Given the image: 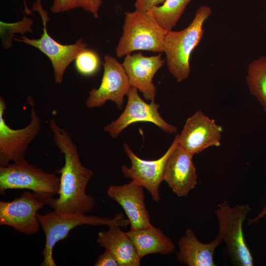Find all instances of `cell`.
I'll list each match as a JSON object with an SVG mask.
<instances>
[{"label": "cell", "mask_w": 266, "mask_h": 266, "mask_svg": "<svg viewBox=\"0 0 266 266\" xmlns=\"http://www.w3.org/2000/svg\"><path fill=\"white\" fill-rule=\"evenodd\" d=\"M266 215V205L263 208L262 210L256 217L253 219H249L248 225H250L257 223L260 219Z\"/></svg>", "instance_id": "27"}, {"label": "cell", "mask_w": 266, "mask_h": 266, "mask_svg": "<svg viewBox=\"0 0 266 266\" xmlns=\"http://www.w3.org/2000/svg\"><path fill=\"white\" fill-rule=\"evenodd\" d=\"M165 63L161 53L145 56L138 52L125 56L122 65L131 86L136 88L146 100L155 101L156 87L153 79Z\"/></svg>", "instance_id": "14"}, {"label": "cell", "mask_w": 266, "mask_h": 266, "mask_svg": "<svg viewBox=\"0 0 266 266\" xmlns=\"http://www.w3.org/2000/svg\"><path fill=\"white\" fill-rule=\"evenodd\" d=\"M126 106L115 120L103 128L104 132L115 138L132 124L137 122H151L163 131L170 134L177 132V128L166 122L160 115L158 109L160 105L155 101L145 102L139 96L138 90L131 86L127 94Z\"/></svg>", "instance_id": "10"}, {"label": "cell", "mask_w": 266, "mask_h": 266, "mask_svg": "<svg viewBox=\"0 0 266 266\" xmlns=\"http://www.w3.org/2000/svg\"><path fill=\"white\" fill-rule=\"evenodd\" d=\"M32 10L37 11L41 16L43 33L39 38H29L25 35L15 36L13 40L33 46L45 55L50 60L53 69L54 82L61 84L68 66L74 61L77 55L87 47L82 38L71 44H62L55 40L48 33L47 23L49 20L47 12L42 7L41 0H36Z\"/></svg>", "instance_id": "7"}, {"label": "cell", "mask_w": 266, "mask_h": 266, "mask_svg": "<svg viewBox=\"0 0 266 266\" xmlns=\"http://www.w3.org/2000/svg\"><path fill=\"white\" fill-rule=\"evenodd\" d=\"M126 233L141 259L151 254H170L175 248L172 240L161 229L153 225L140 229H131Z\"/></svg>", "instance_id": "19"}, {"label": "cell", "mask_w": 266, "mask_h": 266, "mask_svg": "<svg viewBox=\"0 0 266 266\" xmlns=\"http://www.w3.org/2000/svg\"><path fill=\"white\" fill-rule=\"evenodd\" d=\"M118 225H111L105 232L98 233V243L111 253L120 266H139L141 259L126 232Z\"/></svg>", "instance_id": "18"}, {"label": "cell", "mask_w": 266, "mask_h": 266, "mask_svg": "<svg viewBox=\"0 0 266 266\" xmlns=\"http://www.w3.org/2000/svg\"><path fill=\"white\" fill-rule=\"evenodd\" d=\"M143 188L132 180L122 185H110L107 191L108 196L124 209L132 230L152 225L144 202Z\"/></svg>", "instance_id": "15"}, {"label": "cell", "mask_w": 266, "mask_h": 266, "mask_svg": "<svg viewBox=\"0 0 266 266\" xmlns=\"http://www.w3.org/2000/svg\"><path fill=\"white\" fill-rule=\"evenodd\" d=\"M222 132L221 126L198 110L187 118L177 134L178 146L194 155L210 147L219 146Z\"/></svg>", "instance_id": "13"}, {"label": "cell", "mask_w": 266, "mask_h": 266, "mask_svg": "<svg viewBox=\"0 0 266 266\" xmlns=\"http://www.w3.org/2000/svg\"><path fill=\"white\" fill-rule=\"evenodd\" d=\"M103 66L100 84L90 90L85 105L88 108L100 107L111 100L122 109L124 98L131 87L128 75L123 65L110 55L104 56Z\"/></svg>", "instance_id": "12"}, {"label": "cell", "mask_w": 266, "mask_h": 266, "mask_svg": "<svg viewBox=\"0 0 266 266\" xmlns=\"http://www.w3.org/2000/svg\"><path fill=\"white\" fill-rule=\"evenodd\" d=\"M94 265L95 266H120L113 255L106 249L102 254L99 256Z\"/></svg>", "instance_id": "25"}, {"label": "cell", "mask_w": 266, "mask_h": 266, "mask_svg": "<svg viewBox=\"0 0 266 266\" xmlns=\"http://www.w3.org/2000/svg\"><path fill=\"white\" fill-rule=\"evenodd\" d=\"M60 179L26 159L0 166V193L9 189L32 190L47 200L58 194Z\"/></svg>", "instance_id": "6"}, {"label": "cell", "mask_w": 266, "mask_h": 266, "mask_svg": "<svg viewBox=\"0 0 266 266\" xmlns=\"http://www.w3.org/2000/svg\"><path fill=\"white\" fill-rule=\"evenodd\" d=\"M246 82L250 94L257 99L266 113V56L249 64Z\"/></svg>", "instance_id": "20"}, {"label": "cell", "mask_w": 266, "mask_h": 266, "mask_svg": "<svg viewBox=\"0 0 266 266\" xmlns=\"http://www.w3.org/2000/svg\"><path fill=\"white\" fill-rule=\"evenodd\" d=\"M40 227L45 235V243L41 255L43 257L41 266H56L53 256V248L60 240L67 238L71 230L77 226L90 225L95 226L117 225L126 227L129 223L122 213L117 214L113 219L99 217L85 214H66L54 210L45 214L37 213Z\"/></svg>", "instance_id": "3"}, {"label": "cell", "mask_w": 266, "mask_h": 266, "mask_svg": "<svg viewBox=\"0 0 266 266\" xmlns=\"http://www.w3.org/2000/svg\"><path fill=\"white\" fill-rule=\"evenodd\" d=\"M166 0H135L134 7L136 9L148 11L155 6L162 4Z\"/></svg>", "instance_id": "26"}, {"label": "cell", "mask_w": 266, "mask_h": 266, "mask_svg": "<svg viewBox=\"0 0 266 266\" xmlns=\"http://www.w3.org/2000/svg\"><path fill=\"white\" fill-rule=\"evenodd\" d=\"M149 11L136 9L125 13L123 33L116 49L118 58L143 50L163 53L166 34Z\"/></svg>", "instance_id": "4"}, {"label": "cell", "mask_w": 266, "mask_h": 266, "mask_svg": "<svg viewBox=\"0 0 266 266\" xmlns=\"http://www.w3.org/2000/svg\"><path fill=\"white\" fill-rule=\"evenodd\" d=\"M27 101L31 107V121L24 128L13 129L4 118L6 104L4 99L0 97V166L8 165L10 161L25 160L30 144L40 130V118L36 111L33 99L29 96Z\"/></svg>", "instance_id": "8"}, {"label": "cell", "mask_w": 266, "mask_h": 266, "mask_svg": "<svg viewBox=\"0 0 266 266\" xmlns=\"http://www.w3.org/2000/svg\"><path fill=\"white\" fill-rule=\"evenodd\" d=\"M211 12L209 6L202 5L186 28L179 31H167L166 34L163 52L166 55V66L177 82L189 76L191 55L202 38L203 25Z\"/></svg>", "instance_id": "2"}, {"label": "cell", "mask_w": 266, "mask_h": 266, "mask_svg": "<svg viewBox=\"0 0 266 266\" xmlns=\"http://www.w3.org/2000/svg\"><path fill=\"white\" fill-rule=\"evenodd\" d=\"M251 211L247 204L231 207L224 200L215 213L219 223L217 236L225 243L233 264L237 266H253V258L244 238L243 224Z\"/></svg>", "instance_id": "5"}, {"label": "cell", "mask_w": 266, "mask_h": 266, "mask_svg": "<svg viewBox=\"0 0 266 266\" xmlns=\"http://www.w3.org/2000/svg\"><path fill=\"white\" fill-rule=\"evenodd\" d=\"M221 242L217 235L210 242L202 243L193 231L188 229L179 239L177 260L180 264L188 266H215L214 254Z\"/></svg>", "instance_id": "17"}, {"label": "cell", "mask_w": 266, "mask_h": 266, "mask_svg": "<svg viewBox=\"0 0 266 266\" xmlns=\"http://www.w3.org/2000/svg\"><path fill=\"white\" fill-rule=\"evenodd\" d=\"M74 61L77 71L83 76L89 77L96 74L100 66V60L98 54L87 47L79 52Z\"/></svg>", "instance_id": "23"}, {"label": "cell", "mask_w": 266, "mask_h": 266, "mask_svg": "<svg viewBox=\"0 0 266 266\" xmlns=\"http://www.w3.org/2000/svg\"><path fill=\"white\" fill-rule=\"evenodd\" d=\"M49 125L54 143L64 155L65 163L60 169L59 197L48 200L46 205L60 213H87L96 205L94 198L86 192L94 172L82 165L77 147L68 132L54 119L49 120Z\"/></svg>", "instance_id": "1"}, {"label": "cell", "mask_w": 266, "mask_h": 266, "mask_svg": "<svg viewBox=\"0 0 266 266\" xmlns=\"http://www.w3.org/2000/svg\"><path fill=\"white\" fill-rule=\"evenodd\" d=\"M48 200L34 193L24 192L11 201H0V225L13 228L25 234L38 232L40 225L37 211Z\"/></svg>", "instance_id": "9"}, {"label": "cell", "mask_w": 266, "mask_h": 266, "mask_svg": "<svg viewBox=\"0 0 266 266\" xmlns=\"http://www.w3.org/2000/svg\"><path fill=\"white\" fill-rule=\"evenodd\" d=\"M102 2L103 0H53L50 10L53 13H60L81 8L98 18Z\"/></svg>", "instance_id": "22"}, {"label": "cell", "mask_w": 266, "mask_h": 266, "mask_svg": "<svg viewBox=\"0 0 266 266\" xmlns=\"http://www.w3.org/2000/svg\"><path fill=\"white\" fill-rule=\"evenodd\" d=\"M193 156L178 144L167 160L164 180L179 197H186L197 184Z\"/></svg>", "instance_id": "16"}, {"label": "cell", "mask_w": 266, "mask_h": 266, "mask_svg": "<svg viewBox=\"0 0 266 266\" xmlns=\"http://www.w3.org/2000/svg\"><path fill=\"white\" fill-rule=\"evenodd\" d=\"M192 0H166L162 5L153 7L149 12L158 24L166 31H172Z\"/></svg>", "instance_id": "21"}, {"label": "cell", "mask_w": 266, "mask_h": 266, "mask_svg": "<svg viewBox=\"0 0 266 266\" xmlns=\"http://www.w3.org/2000/svg\"><path fill=\"white\" fill-rule=\"evenodd\" d=\"M33 23V21L26 16L17 23H9L0 21V37L4 48L8 49L11 47L12 39L15 36V33L24 34L27 32L32 33Z\"/></svg>", "instance_id": "24"}, {"label": "cell", "mask_w": 266, "mask_h": 266, "mask_svg": "<svg viewBox=\"0 0 266 266\" xmlns=\"http://www.w3.org/2000/svg\"><path fill=\"white\" fill-rule=\"evenodd\" d=\"M23 2H24V7H25V12L26 13V14H32V10H30L28 7V5H27V2H26V0H23Z\"/></svg>", "instance_id": "28"}, {"label": "cell", "mask_w": 266, "mask_h": 266, "mask_svg": "<svg viewBox=\"0 0 266 266\" xmlns=\"http://www.w3.org/2000/svg\"><path fill=\"white\" fill-rule=\"evenodd\" d=\"M178 146L177 134L166 152L160 158L155 160H143L138 157L125 143L124 150L131 162V166H121L124 176L142 186L151 194L153 200L159 202L161 198L159 187L164 181V173L167 160Z\"/></svg>", "instance_id": "11"}]
</instances>
